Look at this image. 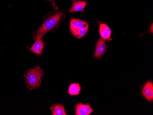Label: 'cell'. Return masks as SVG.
Segmentation results:
<instances>
[{
	"instance_id": "cell-1",
	"label": "cell",
	"mask_w": 153,
	"mask_h": 115,
	"mask_svg": "<svg viewBox=\"0 0 153 115\" xmlns=\"http://www.w3.org/2000/svg\"><path fill=\"white\" fill-rule=\"evenodd\" d=\"M65 13V11L59 10L57 7L55 8V7L53 11L46 16L38 30L33 33V39L36 41L41 39L46 33L58 26Z\"/></svg>"
},
{
	"instance_id": "cell-2",
	"label": "cell",
	"mask_w": 153,
	"mask_h": 115,
	"mask_svg": "<svg viewBox=\"0 0 153 115\" xmlns=\"http://www.w3.org/2000/svg\"><path fill=\"white\" fill-rule=\"evenodd\" d=\"M45 73L39 66L27 71L24 75L25 82L30 90L38 89L41 83V79Z\"/></svg>"
},
{
	"instance_id": "cell-3",
	"label": "cell",
	"mask_w": 153,
	"mask_h": 115,
	"mask_svg": "<svg viewBox=\"0 0 153 115\" xmlns=\"http://www.w3.org/2000/svg\"><path fill=\"white\" fill-rule=\"evenodd\" d=\"M88 24L79 19H72L70 23V29L73 36L78 39L85 36L88 31Z\"/></svg>"
},
{
	"instance_id": "cell-4",
	"label": "cell",
	"mask_w": 153,
	"mask_h": 115,
	"mask_svg": "<svg viewBox=\"0 0 153 115\" xmlns=\"http://www.w3.org/2000/svg\"><path fill=\"white\" fill-rule=\"evenodd\" d=\"M107 50V45L105 43V40L103 39H100L95 45L94 57L97 59H101Z\"/></svg>"
},
{
	"instance_id": "cell-5",
	"label": "cell",
	"mask_w": 153,
	"mask_h": 115,
	"mask_svg": "<svg viewBox=\"0 0 153 115\" xmlns=\"http://www.w3.org/2000/svg\"><path fill=\"white\" fill-rule=\"evenodd\" d=\"M93 111V110L89 104H82L80 103H76L75 115H89Z\"/></svg>"
},
{
	"instance_id": "cell-6",
	"label": "cell",
	"mask_w": 153,
	"mask_h": 115,
	"mask_svg": "<svg viewBox=\"0 0 153 115\" xmlns=\"http://www.w3.org/2000/svg\"><path fill=\"white\" fill-rule=\"evenodd\" d=\"M142 94L147 100L151 102L153 99V84L152 82L149 81L143 87Z\"/></svg>"
},
{
	"instance_id": "cell-7",
	"label": "cell",
	"mask_w": 153,
	"mask_h": 115,
	"mask_svg": "<svg viewBox=\"0 0 153 115\" xmlns=\"http://www.w3.org/2000/svg\"><path fill=\"white\" fill-rule=\"evenodd\" d=\"M87 4L86 1H73L72 2V7L70 10H69V13L74 12H84L85 8Z\"/></svg>"
},
{
	"instance_id": "cell-8",
	"label": "cell",
	"mask_w": 153,
	"mask_h": 115,
	"mask_svg": "<svg viewBox=\"0 0 153 115\" xmlns=\"http://www.w3.org/2000/svg\"><path fill=\"white\" fill-rule=\"evenodd\" d=\"M44 42L43 40L40 39L36 40L33 45L31 47L30 50L34 54L40 56L43 52Z\"/></svg>"
},
{
	"instance_id": "cell-9",
	"label": "cell",
	"mask_w": 153,
	"mask_h": 115,
	"mask_svg": "<svg viewBox=\"0 0 153 115\" xmlns=\"http://www.w3.org/2000/svg\"><path fill=\"white\" fill-rule=\"evenodd\" d=\"M100 33L101 38L104 40H108L111 38V31L109 27L105 24H100Z\"/></svg>"
},
{
	"instance_id": "cell-10",
	"label": "cell",
	"mask_w": 153,
	"mask_h": 115,
	"mask_svg": "<svg viewBox=\"0 0 153 115\" xmlns=\"http://www.w3.org/2000/svg\"><path fill=\"white\" fill-rule=\"evenodd\" d=\"M52 115H67L65 108L62 105L57 104L54 105L51 108Z\"/></svg>"
},
{
	"instance_id": "cell-11",
	"label": "cell",
	"mask_w": 153,
	"mask_h": 115,
	"mask_svg": "<svg viewBox=\"0 0 153 115\" xmlns=\"http://www.w3.org/2000/svg\"><path fill=\"white\" fill-rule=\"evenodd\" d=\"M81 91L79 84L74 83L71 84L68 88V93L70 96H76L79 94L80 92Z\"/></svg>"
},
{
	"instance_id": "cell-12",
	"label": "cell",
	"mask_w": 153,
	"mask_h": 115,
	"mask_svg": "<svg viewBox=\"0 0 153 115\" xmlns=\"http://www.w3.org/2000/svg\"><path fill=\"white\" fill-rule=\"evenodd\" d=\"M46 1H51V2H53L55 0H46Z\"/></svg>"
}]
</instances>
